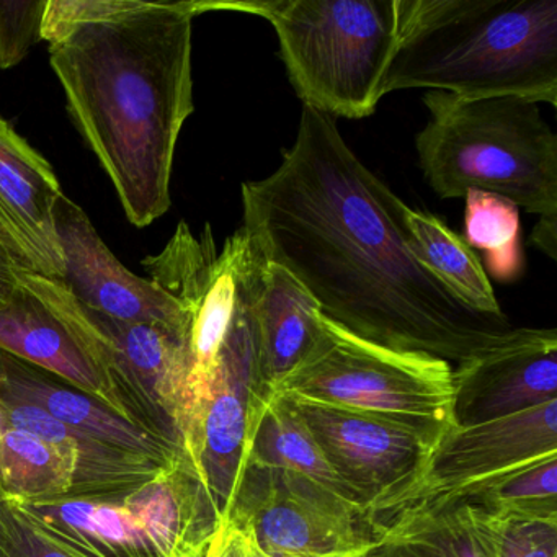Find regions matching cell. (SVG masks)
Wrapping results in <instances>:
<instances>
[{"instance_id":"10","label":"cell","mask_w":557,"mask_h":557,"mask_svg":"<svg viewBox=\"0 0 557 557\" xmlns=\"http://www.w3.org/2000/svg\"><path fill=\"white\" fill-rule=\"evenodd\" d=\"M276 397L285 399L305 423L373 527L393 513L417 484L436 445L432 436L386 417L299 397Z\"/></svg>"},{"instance_id":"28","label":"cell","mask_w":557,"mask_h":557,"mask_svg":"<svg viewBox=\"0 0 557 557\" xmlns=\"http://www.w3.org/2000/svg\"><path fill=\"white\" fill-rule=\"evenodd\" d=\"M145 0H48L41 40L61 44L77 28L100 24L145 8Z\"/></svg>"},{"instance_id":"2","label":"cell","mask_w":557,"mask_h":557,"mask_svg":"<svg viewBox=\"0 0 557 557\" xmlns=\"http://www.w3.org/2000/svg\"><path fill=\"white\" fill-rule=\"evenodd\" d=\"M197 15V2H146L50 47L73 122L136 227L149 226L171 208L175 148L195 109Z\"/></svg>"},{"instance_id":"32","label":"cell","mask_w":557,"mask_h":557,"mask_svg":"<svg viewBox=\"0 0 557 557\" xmlns=\"http://www.w3.org/2000/svg\"><path fill=\"white\" fill-rule=\"evenodd\" d=\"M18 282L15 276V263L9 253L0 246V306H4L17 289Z\"/></svg>"},{"instance_id":"30","label":"cell","mask_w":557,"mask_h":557,"mask_svg":"<svg viewBox=\"0 0 557 557\" xmlns=\"http://www.w3.org/2000/svg\"><path fill=\"white\" fill-rule=\"evenodd\" d=\"M213 557H269L252 540L247 531L240 530L230 520H224L216 543H214Z\"/></svg>"},{"instance_id":"6","label":"cell","mask_w":557,"mask_h":557,"mask_svg":"<svg viewBox=\"0 0 557 557\" xmlns=\"http://www.w3.org/2000/svg\"><path fill=\"white\" fill-rule=\"evenodd\" d=\"M15 276L70 332L99 371L120 416L182 449L190 377L188 334L100 314L77 301L61 280L18 267Z\"/></svg>"},{"instance_id":"7","label":"cell","mask_w":557,"mask_h":557,"mask_svg":"<svg viewBox=\"0 0 557 557\" xmlns=\"http://www.w3.org/2000/svg\"><path fill=\"white\" fill-rule=\"evenodd\" d=\"M17 504L89 557H203L224 523L184 456L123 494Z\"/></svg>"},{"instance_id":"5","label":"cell","mask_w":557,"mask_h":557,"mask_svg":"<svg viewBox=\"0 0 557 557\" xmlns=\"http://www.w3.org/2000/svg\"><path fill=\"white\" fill-rule=\"evenodd\" d=\"M259 15L275 28L280 57L302 103L344 119H367L383 99V79L399 34L397 0L198 2Z\"/></svg>"},{"instance_id":"11","label":"cell","mask_w":557,"mask_h":557,"mask_svg":"<svg viewBox=\"0 0 557 557\" xmlns=\"http://www.w3.org/2000/svg\"><path fill=\"white\" fill-rule=\"evenodd\" d=\"M260 269L252 292L237 314L221 350L210 397L182 446L184 458L207 488L223 520H226L243 479L249 459L252 429L267 400L257 371L253 318Z\"/></svg>"},{"instance_id":"16","label":"cell","mask_w":557,"mask_h":557,"mask_svg":"<svg viewBox=\"0 0 557 557\" xmlns=\"http://www.w3.org/2000/svg\"><path fill=\"white\" fill-rule=\"evenodd\" d=\"M0 396L34 404L54 419L87 435L128 451L141 453L161 465L181 458L169 440L128 422L94 397L60 377L0 350Z\"/></svg>"},{"instance_id":"25","label":"cell","mask_w":557,"mask_h":557,"mask_svg":"<svg viewBox=\"0 0 557 557\" xmlns=\"http://www.w3.org/2000/svg\"><path fill=\"white\" fill-rule=\"evenodd\" d=\"M465 504L491 513L557 517V455L498 479Z\"/></svg>"},{"instance_id":"14","label":"cell","mask_w":557,"mask_h":557,"mask_svg":"<svg viewBox=\"0 0 557 557\" xmlns=\"http://www.w3.org/2000/svg\"><path fill=\"white\" fill-rule=\"evenodd\" d=\"M63 195L50 162L0 116V246L18 269L63 278L54 216Z\"/></svg>"},{"instance_id":"26","label":"cell","mask_w":557,"mask_h":557,"mask_svg":"<svg viewBox=\"0 0 557 557\" xmlns=\"http://www.w3.org/2000/svg\"><path fill=\"white\" fill-rule=\"evenodd\" d=\"M484 520L492 557H557V517L484 510Z\"/></svg>"},{"instance_id":"21","label":"cell","mask_w":557,"mask_h":557,"mask_svg":"<svg viewBox=\"0 0 557 557\" xmlns=\"http://www.w3.org/2000/svg\"><path fill=\"white\" fill-rule=\"evenodd\" d=\"M409 227L417 259L459 301L484 314H505L481 260L461 236L440 218L412 208Z\"/></svg>"},{"instance_id":"18","label":"cell","mask_w":557,"mask_h":557,"mask_svg":"<svg viewBox=\"0 0 557 557\" xmlns=\"http://www.w3.org/2000/svg\"><path fill=\"white\" fill-rule=\"evenodd\" d=\"M0 412L11 425L34 433L61 456L74 479L71 497L123 494L151 481L169 466L87 435L34 404L0 396Z\"/></svg>"},{"instance_id":"20","label":"cell","mask_w":557,"mask_h":557,"mask_svg":"<svg viewBox=\"0 0 557 557\" xmlns=\"http://www.w3.org/2000/svg\"><path fill=\"white\" fill-rule=\"evenodd\" d=\"M368 557H492L484 510L469 504L400 508L374 524Z\"/></svg>"},{"instance_id":"4","label":"cell","mask_w":557,"mask_h":557,"mask_svg":"<svg viewBox=\"0 0 557 557\" xmlns=\"http://www.w3.org/2000/svg\"><path fill=\"white\" fill-rule=\"evenodd\" d=\"M423 103L432 119L417 135V154L440 198L479 190L557 216V136L536 102L429 92Z\"/></svg>"},{"instance_id":"22","label":"cell","mask_w":557,"mask_h":557,"mask_svg":"<svg viewBox=\"0 0 557 557\" xmlns=\"http://www.w3.org/2000/svg\"><path fill=\"white\" fill-rule=\"evenodd\" d=\"M247 461L305 475L355 504L305 423L282 397H270L260 409Z\"/></svg>"},{"instance_id":"12","label":"cell","mask_w":557,"mask_h":557,"mask_svg":"<svg viewBox=\"0 0 557 557\" xmlns=\"http://www.w3.org/2000/svg\"><path fill=\"white\" fill-rule=\"evenodd\" d=\"M556 455L557 399L511 416L453 425L394 511L465 504L498 479Z\"/></svg>"},{"instance_id":"29","label":"cell","mask_w":557,"mask_h":557,"mask_svg":"<svg viewBox=\"0 0 557 557\" xmlns=\"http://www.w3.org/2000/svg\"><path fill=\"white\" fill-rule=\"evenodd\" d=\"M48 0H0V70H11L41 40Z\"/></svg>"},{"instance_id":"8","label":"cell","mask_w":557,"mask_h":557,"mask_svg":"<svg viewBox=\"0 0 557 557\" xmlns=\"http://www.w3.org/2000/svg\"><path fill=\"white\" fill-rule=\"evenodd\" d=\"M273 396L386 417L436 442L455 425L451 363L358 337L324 314L314 350Z\"/></svg>"},{"instance_id":"27","label":"cell","mask_w":557,"mask_h":557,"mask_svg":"<svg viewBox=\"0 0 557 557\" xmlns=\"http://www.w3.org/2000/svg\"><path fill=\"white\" fill-rule=\"evenodd\" d=\"M0 557H89L54 536L21 504L0 498Z\"/></svg>"},{"instance_id":"17","label":"cell","mask_w":557,"mask_h":557,"mask_svg":"<svg viewBox=\"0 0 557 557\" xmlns=\"http://www.w3.org/2000/svg\"><path fill=\"white\" fill-rule=\"evenodd\" d=\"M321 308L283 267L263 259L253 299L257 371L267 399L311 355L321 338Z\"/></svg>"},{"instance_id":"23","label":"cell","mask_w":557,"mask_h":557,"mask_svg":"<svg viewBox=\"0 0 557 557\" xmlns=\"http://www.w3.org/2000/svg\"><path fill=\"white\" fill-rule=\"evenodd\" d=\"M66 462L34 433L11 425L0 412V498L15 502L71 497Z\"/></svg>"},{"instance_id":"1","label":"cell","mask_w":557,"mask_h":557,"mask_svg":"<svg viewBox=\"0 0 557 557\" xmlns=\"http://www.w3.org/2000/svg\"><path fill=\"white\" fill-rule=\"evenodd\" d=\"M244 230L322 314L358 337L462 363L521 327L459 301L413 252L410 208L348 148L335 120L302 106L295 145L243 184Z\"/></svg>"},{"instance_id":"24","label":"cell","mask_w":557,"mask_h":557,"mask_svg":"<svg viewBox=\"0 0 557 557\" xmlns=\"http://www.w3.org/2000/svg\"><path fill=\"white\" fill-rule=\"evenodd\" d=\"M465 234L469 247L484 250L485 267L497 282H515L523 273L520 208L497 195H465Z\"/></svg>"},{"instance_id":"13","label":"cell","mask_w":557,"mask_h":557,"mask_svg":"<svg viewBox=\"0 0 557 557\" xmlns=\"http://www.w3.org/2000/svg\"><path fill=\"white\" fill-rule=\"evenodd\" d=\"M54 216L64 262L61 282L77 301L116 321L165 325L190 337V305L126 270L79 205L63 195Z\"/></svg>"},{"instance_id":"31","label":"cell","mask_w":557,"mask_h":557,"mask_svg":"<svg viewBox=\"0 0 557 557\" xmlns=\"http://www.w3.org/2000/svg\"><path fill=\"white\" fill-rule=\"evenodd\" d=\"M557 216L556 218H541L540 223L534 226L533 234H531V243L534 247L543 250L544 253L556 260L557 249Z\"/></svg>"},{"instance_id":"19","label":"cell","mask_w":557,"mask_h":557,"mask_svg":"<svg viewBox=\"0 0 557 557\" xmlns=\"http://www.w3.org/2000/svg\"><path fill=\"white\" fill-rule=\"evenodd\" d=\"M0 350L54 374L119 413L99 371L63 324L24 286L18 285L0 306Z\"/></svg>"},{"instance_id":"15","label":"cell","mask_w":557,"mask_h":557,"mask_svg":"<svg viewBox=\"0 0 557 557\" xmlns=\"http://www.w3.org/2000/svg\"><path fill=\"white\" fill-rule=\"evenodd\" d=\"M455 425L523 412L557 399L556 329L521 327L507 344L453 367Z\"/></svg>"},{"instance_id":"9","label":"cell","mask_w":557,"mask_h":557,"mask_svg":"<svg viewBox=\"0 0 557 557\" xmlns=\"http://www.w3.org/2000/svg\"><path fill=\"white\" fill-rule=\"evenodd\" d=\"M226 520L269 557H368L373 524L357 505L318 482L247 461Z\"/></svg>"},{"instance_id":"3","label":"cell","mask_w":557,"mask_h":557,"mask_svg":"<svg viewBox=\"0 0 557 557\" xmlns=\"http://www.w3.org/2000/svg\"><path fill=\"white\" fill-rule=\"evenodd\" d=\"M399 34L381 92L557 103V0H397Z\"/></svg>"}]
</instances>
